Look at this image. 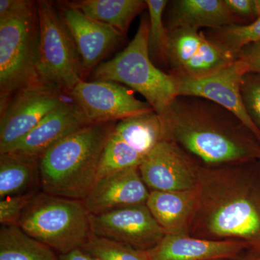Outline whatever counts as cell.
<instances>
[{"instance_id":"22","label":"cell","mask_w":260,"mask_h":260,"mask_svg":"<svg viewBox=\"0 0 260 260\" xmlns=\"http://www.w3.org/2000/svg\"><path fill=\"white\" fill-rule=\"evenodd\" d=\"M66 3L124 36L135 17L147 8L146 2L142 0H80Z\"/></svg>"},{"instance_id":"9","label":"cell","mask_w":260,"mask_h":260,"mask_svg":"<svg viewBox=\"0 0 260 260\" xmlns=\"http://www.w3.org/2000/svg\"><path fill=\"white\" fill-rule=\"evenodd\" d=\"M237 60V54L214 42L203 30H168L167 66L176 78H204Z\"/></svg>"},{"instance_id":"15","label":"cell","mask_w":260,"mask_h":260,"mask_svg":"<svg viewBox=\"0 0 260 260\" xmlns=\"http://www.w3.org/2000/svg\"><path fill=\"white\" fill-rule=\"evenodd\" d=\"M61 4L64 6L59 13L79 53L84 80L120 44L124 35L108 24L89 18L66 3Z\"/></svg>"},{"instance_id":"2","label":"cell","mask_w":260,"mask_h":260,"mask_svg":"<svg viewBox=\"0 0 260 260\" xmlns=\"http://www.w3.org/2000/svg\"><path fill=\"white\" fill-rule=\"evenodd\" d=\"M165 140L206 167L259 160L260 143L237 116L208 99L178 95L159 114Z\"/></svg>"},{"instance_id":"1","label":"cell","mask_w":260,"mask_h":260,"mask_svg":"<svg viewBox=\"0 0 260 260\" xmlns=\"http://www.w3.org/2000/svg\"><path fill=\"white\" fill-rule=\"evenodd\" d=\"M254 161L198 167L189 236L245 242L260 253V173Z\"/></svg>"},{"instance_id":"35","label":"cell","mask_w":260,"mask_h":260,"mask_svg":"<svg viewBox=\"0 0 260 260\" xmlns=\"http://www.w3.org/2000/svg\"><path fill=\"white\" fill-rule=\"evenodd\" d=\"M259 161H260V158H259Z\"/></svg>"},{"instance_id":"8","label":"cell","mask_w":260,"mask_h":260,"mask_svg":"<svg viewBox=\"0 0 260 260\" xmlns=\"http://www.w3.org/2000/svg\"><path fill=\"white\" fill-rule=\"evenodd\" d=\"M164 140L161 119L155 111L118 121L103 152L97 179L122 169L139 167Z\"/></svg>"},{"instance_id":"26","label":"cell","mask_w":260,"mask_h":260,"mask_svg":"<svg viewBox=\"0 0 260 260\" xmlns=\"http://www.w3.org/2000/svg\"><path fill=\"white\" fill-rule=\"evenodd\" d=\"M81 249L97 260H150L148 251L138 250L93 234Z\"/></svg>"},{"instance_id":"14","label":"cell","mask_w":260,"mask_h":260,"mask_svg":"<svg viewBox=\"0 0 260 260\" xmlns=\"http://www.w3.org/2000/svg\"><path fill=\"white\" fill-rule=\"evenodd\" d=\"M198 167L190 155L172 141H160L138 169L150 191H175L194 189Z\"/></svg>"},{"instance_id":"30","label":"cell","mask_w":260,"mask_h":260,"mask_svg":"<svg viewBox=\"0 0 260 260\" xmlns=\"http://www.w3.org/2000/svg\"><path fill=\"white\" fill-rule=\"evenodd\" d=\"M237 56V59L245 63L248 73L260 75V41L244 46Z\"/></svg>"},{"instance_id":"7","label":"cell","mask_w":260,"mask_h":260,"mask_svg":"<svg viewBox=\"0 0 260 260\" xmlns=\"http://www.w3.org/2000/svg\"><path fill=\"white\" fill-rule=\"evenodd\" d=\"M39 27V81L68 94L82 81L79 53L59 12L47 0L37 2Z\"/></svg>"},{"instance_id":"24","label":"cell","mask_w":260,"mask_h":260,"mask_svg":"<svg viewBox=\"0 0 260 260\" xmlns=\"http://www.w3.org/2000/svg\"><path fill=\"white\" fill-rule=\"evenodd\" d=\"M148 10V51L155 64L167 66L168 30L164 16L169 1L146 0Z\"/></svg>"},{"instance_id":"36","label":"cell","mask_w":260,"mask_h":260,"mask_svg":"<svg viewBox=\"0 0 260 260\" xmlns=\"http://www.w3.org/2000/svg\"><path fill=\"white\" fill-rule=\"evenodd\" d=\"M216 260H220V259H216Z\"/></svg>"},{"instance_id":"18","label":"cell","mask_w":260,"mask_h":260,"mask_svg":"<svg viewBox=\"0 0 260 260\" xmlns=\"http://www.w3.org/2000/svg\"><path fill=\"white\" fill-rule=\"evenodd\" d=\"M247 250L249 246L241 241L165 235L148 253L150 260H227Z\"/></svg>"},{"instance_id":"29","label":"cell","mask_w":260,"mask_h":260,"mask_svg":"<svg viewBox=\"0 0 260 260\" xmlns=\"http://www.w3.org/2000/svg\"><path fill=\"white\" fill-rule=\"evenodd\" d=\"M225 3L242 25L252 23L257 18L254 0H225Z\"/></svg>"},{"instance_id":"34","label":"cell","mask_w":260,"mask_h":260,"mask_svg":"<svg viewBox=\"0 0 260 260\" xmlns=\"http://www.w3.org/2000/svg\"><path fill=\"white\" fill-rule=\"evenodd\" d=\"M255 3L256 15V17L260 18V0H254Z\"/></svg>"},{"instance_id":"10","label":"cell","mask_w":260,"mask_h":260,"mask_svg":"<svg viewBox=\"0 0 260 260\" xmlns=\"http://www.w3.org/2000/svg\"><path fill=\"white\" fill-rule=\"evenodd\" d=\"M64 94L57 87L42 82L15 93L0 111V153L16 144L47 114L64 104Z\"/></svg>"},{"instance_id":"32","label":"cell","mask_w":260,"mask_h":260,"mask_svg":"<svg viewBox=\"0 0 260 260\" xmlns=\"http://www.w3.org/2000/svg\"><path fill=\"white\" fill-rule=\"evenodd\" d=\"M59 260H97L81 248L70 251L68 254H59Z\"/></svg>"},{"instance_id":"27","label":"cell","mask_w":260,"mask_h":260,"mask_svg":"<svg viewBox=\"0 0 260 260\" xmlns=\"http://www.w3.org/2000/svg\"><path fill=\"white\" fill-rule=\"evenodd\" d=\"M241 94L248 115L260 130V75L251 73L244 75Z\"/></svg>"},{"instance_id":"16","label":"cell","mask_w":260,"mask_h":260,"mask_svg":"<svg viewBox=\"0 0 260 260\" xmlns=\"http://www.w3.org/2000/svg\"><path fill=\"white\" fill-rule=\"evenodd\" d=\"M150 190L138 168L111 173L97 179L83 200L90 215H100L132 205L146 204Z\"/></svg>"},{"instance_id":"33","label":"cell","mask_w":260,"mask_h":260,"mask_svg":"<svg viewBox=\"0 0 260 260\" xmlns=\"http://www.w3.org/2000/svg\"><path fill=\"white\" fill-rule=\"evenodd\" d=\"M227 260H260V253L252 250H247L246 252L244 251L237 257Z\"/></svg>"},{"instance_id":"13","label":"cell","mask_w":260,"mask_h":260,"mask_svg":"<svg viewBox=\"0 0 260 260\" xmlns=\"http://www.w3.org/2000/svg\"><path fill=\"white\" fill-rule=\"evenodd\" d=\"M248 73L245 63L237 59L213 74L196 78H177L178 95L203 98L211 101L239 118L260 143V130L256 127L244 108L241 84Z\"/></svg>"},{"instance_id":"23","label":"cell","mask_w":260,"mask_h":260,"mask_svg":"<svg viewBox=\"0 0 260 260\" xmlns=\"http://www.w3.org/2000/svg\"><path fill=\"white\" fill-rule=\"evenodd\" d=\"M0 260H59L49 246L36 240L19 225L1 226Z\"/></svg>"},{"instance_id":"21","label":"cell","mask_w":260,"mask_h":260,"mask_svg":"<svg viewBox=\"0 0 260 260\" xmlns=\"http://www.w3.org/2000/svg\"><path fill=\"white\" fill-rule=\"evenodd\" d=\"M39 159L18 152L0 153V199L42 189Z\"/></svg>"},{"instance_id":"25","label":"cell","mask_w":260,"mask_h":260,"mask_svg":"<svg viewBox=\"0 0 260 260\" xmlns=\"http://www.w3.org/2000/svg\"><path fill=\"white\" fill-rule=\"evenodd\" d=\"M205 36L235 54L244 46L260 41V18L246 25H234L207 30Z\"/></svg>"},{"instance_id":"12","label":"cell","mask_w":260,"mask_h":260,"mask_svg":"<svg viewBox=\"0 0 260 260\" xmlns=\"http://www.w3.org/2000/svg\"><path fill=\"white\" fill-rule=\"evenodd\" d=\"M90 223L94 235L141 251L153 249L166 235L146 204L90 215Z\"/></svg>"},{"instance_id":"6","label":"cell","mask_w":260,"mask_h":260,"mask_svg":"<svg viewBox=\"0 0 260 260\" xmlns=\"http://www.w3.org/2000/svg\"><path fill=\"white\" fill-rule=\"evenodd\" d=\"M25 234L59 254L85 244L91 234L90 214L82 200L39 191L25 208L18 224Z\"/></svg>"},{"instance_id":"3","label":"cell","mask_w":260,"mask_h":260,"mask_svg":"<svg viewBox=\"0 0 260 260\" xmlns=\"http://www.w3.org/2000/svg\"><path fill=\"white\" fill-rule=\"evenodd\" d=\"M116 124H88L43 154L39 159L42 191L83 201L97 180L103 152Z\"/></svg>"},{"instance_id":"17","label":"cell","mask_w":260,"mask_h":260,"mask_svg":"<svg viewBox=\"0 0 260 260\" xmlns=\"http://www.w3.org/2000/svg\"><path fill=\"white\" fill-rule=\"evenodd\" d=\"M88 124L90 123L83 112L71 99L47 114L23 139L5 152H18L40 158L53 145Z\"/></svg>"},{"instance_id":"20","label":"cell","mask_w":260,"mask_h":260,"mask_svg":"<svg viewBox=\"0 0 260 260\" xmlns=\"http://www.w3.org/2000/svg\"><path fill=\"white\" fill-rule=\"evenodd\" d=\"M197 204L196 187L184 191H150L146 203L166 235L173 236H189Z\"/></svg>"},{"instance_id":"5","label":"cell","mask_w":260,"mask_h":260,"mask_svg":"<svg viewBox=\"0 0 260 260\" xmlns=\"http://www.w3.org/2000/svg\"><path fill=\"white\" fill-rule=\"evenodd\" d=\"M39 27L37 2L0 20V111L20 89L38 83Z\"/></svg>"},{"instance_id":"4","label":"cell","mask_w":260,"mask_h":260,"mask_svg":"<svg viewBox=\"0 0 260 260\" xmlns=\"http://www.w3.org/2000/svg\"><path fill=\"white\" fill-rule=\"evenodd\" d=\"M149 19L144 17L134 39L110 60L93 70V80L124 84L138 92L161 114L178 96L177 78L159 69L148 51Z\"/></svg>"},{"instance_id":"28","label":"cell","mask_w":260,"mask_h":260,"mask_svg":"<svg viewBox=\"0 0 260 260\" xmlns=\"http://www.w3.org/2000/svg\"><path fill=\"white\" fill-rule=\"evenodd\" d=\"M39 191L0 199L1 226L18 225L25 208Z\"/></svg>"},{"instance_id":"11","label":"cell","mask_w":260,"mask_h":260,"mask_svg":"<svg viewBox=\"0 0 260 260\" xmlns=\"http://www.w3.org/2000/svg\"><path fill=\"white\" fill-rule=\"evenodd\" d=\"M69 95L90 124L116 122L154 111L149 103L137 99L133 90L115 82L82 80Z\"/></svg>"},{"instance_id":"31","label":"cell","mask_w":260,"mask_h":260,"mask_svg":"<svg viewBox=\"0 0 260 260\" xmlns=\"http://www.w3.org/2000/svg\"><path fill=\"white\" fill-rule=\"evenodd\" d=\"M25 0H1L0 20H5L17 11L25 3Z\"/></svg>"},{"instance_id":"19","label":"cell","mask_w":260,"mask_h":260,"mask_svg":"<svg viewBox=\"0 0 260 260\" xmlns=\"http://www.w3.org/2000/svg\"><path fill=\"white\" fill-rule=\"evenodd\" d=\"M167 30L194 28L201 30L241 25L240 20L225 5V0H174L167 7Z\"/></svg>"}]
</instances>
